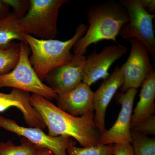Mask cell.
I'll use <instances>...</instances> for the list:
<instances>
[{
  "mask_svg": "<svg viewBox=\"0 0 155 155\" xmlns=\"http://www.w3.org/2000/svg\"><path fill=\"white\" fill-rule=\"evenodd\" d=\"M30 101L48 127L49 135L73 137L84 147L98 145L101 134L95 125L94 111L76 117L38 95L32 94Z\"/></svg>",
  "mask_w": 155,
  "mask_h": 155,
  "instance_id": "6da1fadb",
  "label": "cell"
},
{
  "mask_svg": "<svg viewBox=\"0 0 155 155\" xmlns=\"http://www.w3.org/2000/svg\"><path fill=\"white\" fill-rule=\"evenodd\" d=\"M87 19L89 25L85 34L73 47L75 55H84L90 45L101 41L116 42L117 36L129 18L127 10L119 2L108 1L89 6Z\"/></svg>",
  "mask_w": 155,
  "mask_h": 155,
  "instance_id": "7a4b0ae2",
  "label": "cell"
},
{
  "mask_svg": "<svg viewBox=\"0 0 155 155\" xmlns=\"http://www.w3.org/2000/svg\"><path fill=\"white\" fill-rule=\"evenodd\" d=\"M87 26L84 23H80L76 27L74 35L66 41L40 39L23 33L26 43L31 50V54L29 58L30 64L42 81L54 69L73 60L75 55L71 50L85 34Z\"/></svg>",
  "mask_w": 155,
  "mask_h": 155,
  "instance_id": "3957f363",
  "label": "cell"
},
{
  "mask_svg": "<svg viewBox=\"0 0 155 155\" xmlns=\"http://www.w3.org/2000/svg\"><path fill=\"white\" fill-rule=\"evenodd\" d=\"M28 11L19 19L23 33L40 39H54L58 34V19L61 6L67 0H29Z\"/></svg>",
  "mask_w": 155,
  "mask_h": 155,
  "instance_id": "277c9868",
  "label": "cell"
},
{
  "mask_svg": "<svg viewBox=\"0 0 155 155\" xmlns=\"http://www.w3.org/2000/svg\"><path fill=\"white\" fill-rule=\"evenodd\" d=\"M19 61L12 71L0 75V88L11 87L38 95L48 100H57L58 95L50 87L43 83L34 70L29 60L30 49L21 42Z\"/></svg>",
  "mask_w": 155,
  "mask_h": 155,
  "instance_id": "5b68a950",
  "label": "cell"
},
{
  "mask_svg": "<svg viewBox=\"0 0 155 155\" xmlns=\"http://www.w3.org/2000/svg\"><path fill=\"white\" fill-rule=\"evenodd\" d=\"M119 2L127 10L129 20L121 28L119 35L126 40L136 39L141 42L155 61L153 20L155 14L148 13L142 6L140 0H120Z\"/></svg>",
  "mask_w": 155,
  "mask_h": 155,
  "instance_id": "8992f818",
  "label": "cell"
},
{
  "mask_svg": "<svg viewBox=\"0 0 155 155\" xmlns=\"http://www.w3.org/2000/svg\"><path fill=\"white\" fill-rule=\"evenodd\" d=\"M128 41L131 48L127 61L123 65L124 82L121 88L123 93L129 89L138 88L154 71L146 48L137 40Z\"/></svg>",
  "mask_w": 155,
  "mask_h": 155,
  "instance_id": "52a82bcc",
  "label": "cell"
},
{
  "mask_svg": "<svg viewBox=\"0 0 155 155\" xmlns=\"http://www.w3.org/2000/svg\"><path fill=\"white\" fill-rule=\"evenodd\" d=\"M137 90V89L130 88L125 93H116L115 99L122 105L121 110L114 125L102 134L98 145L130 143V120Z\"/></svg>",
  "mask_w": 155,
  "mask_h": 155,
  "instance_id": "ba28073f",
  "label": "cell"
},
{
  "mask_svg": "<svg viewBox=\"0 0 155 155\" xmlns=\"http://www.w3.org/2000/svg\"><path fill=\"white\" fill-rule=\"evenodd\" d=\"M0 127L23 137L40 148H47L55 155H67V150L72 140L66 136L51 137L41 128L20 126L12 119L0 115Z\"/></svg>",
  "mask_w": 155,
  "mask_h": 155,
  "instance_id": "9c48e42d",
  "label": "cell"
},
{
  "mask_svg": "<svg viewBox=\"0 0 155 155\" xmlns=\"http://www.w3.org/2000/svg\"><path fill=\"white\" fill-rule=\"evenodd\" d=\"M127 52L125 46L118 44L106 46L98 53H91L86 58L82 82L90 86L100 79H105L110 76L111 66Z\"/></svg>",
  "mask_w": 155,
  "mask_h": 155,
  "instance_id": "30bf717a",
  "label": "cell"
},
{
  "mask_svg": "<svg viewBox=\"0 0 155 155\" xmlns=\"http://www.w3.org/2000/svg\"><path fill=\"white\" fill-rule=\"evenodd\" d=\"M86 57L75 55L72 61L54 69L45 80L57 94L70 91L83 81Z\"/></svg>",
  "mask_w": 155,
  "mask_h": 155,
  "instance_id": "8fae6325",
  "label": "cell"
},
{
  "mask_svg": "<svg viewBox=\"0 0 155 155\" xmlns=\"http://www.w3.org/2000/svg\"><path fill=\"white\" fill-rule=\"evenodd\" d=\"M124 82V67L116 66L114 72L104 80L97 90L94 93L93 107L95 111L94 121L101 133L106 130V110L117 90Z\"/></svg>",
  "mask_w": 155,
  "mask_h": 155,
  "instance_id": "7c38bea8",
  "label": "cell"
},
{
  "mask_svg": "<svg viewBox=\"0 0 155 155\" xmlns=\"http://www.w3.org/2000/svg\"><path fill=\"white\" fill-rule=\"evenodd\" d=\"M94 93L90 86L82 82L74 89L58 95L57 107L72 116H83L94 111Z\"/></svg>",
  "mask_w": 155,
  "mask_h": 155,
  "instance_id": "4fadbf2b",
  "label": "cell"
},
{
  "mask_svg": "<svg viewBox=\"0 0 155 155\" xmlns=\"http://www.w3.org/2000/svg\"><path fill=\"white\" fill-rule=\"evenodd\" d=\"M30 93L21 90L13 88L9 94L0 92V113L11 107L20 110L25 122L31 127L44 129L46 127L41 116L31 106Z\"/></svg>",
  "mask_w": 155,
  "mask_h": 155,
  "instance_id": "5bb4252c",
  "label": "cell"
},
{
  "mask_svg": "<svg viewBox=\"0 0 155 155\" xmlns=\"http://www.w3.org/2000/svg\"><path fill=\"white\" fill-rule=\"evenodd\" d=\"M140 100L130 120V130L144 119L153 115L155 111V71L150 74L141 85Z\"/></svg>",
  "mask_w": 155,
  "mask_h": 155,
  "instance_id": "9a60e30c",
  "label": "cell"
},
{
  "mask_svg": "<svg viewBox=\"0 0 155 155\" xmlns=\"http://www.w3.org/2000/svg\"><path fill=\"white\" fill-rule=\"evenodd\" d=\"M21 17L13 11L0 19V49H7L15 40L26 44L18 23Z\"/></svg>",
  "mask_w": 155,
  "mask_h": 155,
  "instance_id": "2e32d148",
  "label": "cell"
},
{
  "mask_svg": "<svg viewBox=\"0 0 155 155\" xmlns=\"http://www.w3.org/2000/svg\"><path fill=\"white\" fill-rule=\"evenodd\" d=\"M21 144L16 145L11 140L0 142V155H35L39 147L23 137Z\"/></svg>",
  "mask_w": 155,
  "mask_h": 155,
  "instance_id": "e0dca14e",
  "label": "cell"
},
{
  "mask_svg": "<svg viewBox=\"0 0 155 155\" xmlns=\"http://www.w3.org/2000/svg\"><path fill=\"white\" fill-rule=\"evenodd\" d=\"M131 146L135 155H155V139L150 138L146 134L130 130Z\"/></svg>",
  "mask_w": 155,
  "mask_h": 155,
  "instance_id": "ac0fdd59",
  "label": "cell"
},
{
  "mask_svg": "<svg viewBox=\"0 0 155 155\" xmlns=\"http://www.w3.org/2000/svg\"><path fill=\"white\" fill-rule=\"evenodd\" d=\"M20 53V44L14 42L7 49H0V75H5L15 68Z\"/></svg>",
  "mask_w": 155,
  "mask_h": 155,
  "instance_id": "d6986e66",
  "label": "cell"
},
{
  "mask_svg": "<svg viewBox=\"0 0 155 155\" xmlns=\"http://www.w3.org/2000/svg\"><path fill=\"white\" fill-rule=\"evenodd\" d=\"M113 144L93 146L80 148L75 146L72 140L67 148V153L69 155H113Z\"/></svg>",
  "mask_w": 155,
  "mask_h": 155,
  "instance_id": "ffe728a7",
  "label": "cell"
},
{
  "mask_svg": "<svg viewBox=\"0 0 155 155\" xmlns=\"http://www.w3.org/2000/svg\"><path fill=\"white\" fill-rule=\"evenodd\" d=\"M133 129L137 130L144 134L155 135V115H153L147 119H144Z\"/></svg>",
  "mask_w": 155,
  "mask_h": 155,
  "instance_id": "44dd1931",
  "label": "cell"
},
{
  "mask_svg": "<svg viewBox=\"0 0 155 155\" xmlns=\"http://www.w3.org/2000/svg\"><path fill=\"white\" fill-rule=\"evenodd\" d=\"M10 7H12L14 12L21 16H24L28 11L29 7V1H19V0H4Z\"/></svg>",
  "mask_w": 155,
  "mask_h": 155,
  "instance_id": "7402d4cb",
  "label": "cell"
},
{
  "mask_svg": "<svg viewBox=\"0 0 155 155\" xmlns=\"http://www.w3.org/2000/svg\"><path fill=\"white\" fill-rule=\"evenodd\" d=\"M113 155H135L130 143L113 145Z\"/></svg>",
  "mask_w": 155,
  "mask_h": 155,
  "instance_id": "603a6c76",
  "label": "cell"
},
{
  "mask_svg": "<svg viewBox=\"0 0 155 155\" xmlns=\"http://www.w3.org/2000/svg\"><path fill=\"white\" fill-rule=\"evenodd\" d=\"M142 6L149 14H155V0H140Z\"/></svg>",
  "mask_w": 155,
  "mask_h": 155,
  "instance_id": "cb8c5ba5",
  "label": "cell"
},
{
  "mask_svg": "<svg viewBox=\"0 0 155 155\" xmlns=\"http://www.w3.org/2000/svg\"><path fill=\"white\" fill-rule=\"evenodd\" d=\"M10 6L4 1L0 0V19L6 17L10 13Z\"/></svg>",
  "mask_w": 155,
  "mask_h": 155,
  "instance_id": "d4e9b609",
  "label": "cell"
},
{
  "mask_svg": "<svg viewBox=\"0 0 155 155\" xmlns=\"http://www.w3.org/2000/svg\"><path fill=\"white\" fill-rule=\"evenodd\" d=\"M35 155H55L54 153L47 148H41L39 150Z\"/></svg>",
  "mask_w": 155,
  "mask_h": 155,
  "instance_id": "484cf974",
  "label": "cell"
}]
</instances>
